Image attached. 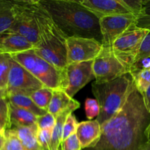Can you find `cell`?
<instances>
[{
    "label": "cell",
    "instance_id": "cell-1",
    "mask_svg": "<svg viewBox=\"0 0 150 150\" xmlns=\"http://www.w3.org/2000/svg\"><path fill=\"white\" fill-rule=\"evenodd\" d=\"M149 125L150 113L134 84L121 109L101 125L99 140L82 150H139L147 140L146 131Z\"/></svg>",
    "mask_w": 150,
    "mask_h": 150
},
{
    "label": "cell",
    "instance_id": "cell-2",
    "mask_svg": "<svg viewBox=\"0 0 150 150\" xmlns=\"http://www.w3.org/2000/svg\"><path fill=\"white\" fill-rule=\"evenodd\" d=\"M66 38L82 37L102 42L99 18L75 0H39Z\"/></svg>",
    "mask_w": 150,
    "mask_h": 150
},
{
    "label": "cell",
    "instance_id": "cell-3",
    "mask_svg": "<svg viewBox=\"0 0 150 150\" xmlns=\"http://www.w3.org/2000/svg\"><path fill=\"white\" fill-rule=\"evenodd\" d=\"M31 5L38 34V42L32 50L46 61L63 70L68 64L67 38L39 1L31 0Z\"/></svg>",
    "mask_w": 150,
    "mask_h": 150
},
{
    "label": "cell",
    "instance_id": "cell-4",
    "mask_svg": "<svg viewBox=\"0 0 150 150\" xmlns=\"http://www.w3.org/2000/svg\"><path fill=\"white\" fill-rule=\"evenodd\" d=\"M133 86V78L129 73L110 81L104 83L95 81L93 83V94L100 107L99 114L96 120L101 125L119 112Z\"/></svg>",
    "mask_w": 150,
    "mask_h": 150
},
{
    "label": "cell",
    "instance_id": "cell-5",
    "mask_svg": "<svg viewBox=\"0 0 150 150\" xmlns=\"http://www.w3.org/2000/svg\"><path fill=\"white\" fill-rule=\"evenodd\" d=\"M10 57L24 67L46 87L52 90L60 89L63 70L38 56L33 50L10 55Z\"/></svg>",
    "mask_w": 150,
    "mask_h": 150
},
{
    "label": "cell",
    "instance_id": "cell-6",
    "mask_svg": "<svg viewBox=\"0 0 150 150\" xmlns=\"http://www.w3.org/2000/svg\"><path fill=\"white\" fill-rule=\"evenodd\" d=\"M148 32L149 29L138 28L133 24L113 42L112 50L129 69L135 62L141 43Z\"/></svg>",
    "mask_w": 150,
    "mask_h": 150
},
{
    "label": "cell",
    "instance_id": "cell-7",
    "mask_svg": "<svg viewBox=\"0 0 150 150\" xmlns=\"http://www.w3.org/2000/svg\"><path fill=\"white\" fill-rule=\"evenodd\" d=\"M93 72L96 82L104 83L129 73V69L114 54L110 47H103L93 61Z\"/></svg>",
    "mask_w": 150,
    "mask_h": 150
},
{
    "label": "cell",
    "instance_id": "cell-8",
    "mask_svg": "<svg viewBox=\"0 0 150 150\" xmlns=\"http://www.w3.org/2000/svg\"><path fill=\"white\" fill-rule=\"evenodd\" d=\"M92 65L93 61L68 64L63 70L60 89L73 98L87 83L95 79Z\"/></svg>",
    "mask_w": 150,
    "mask_h": 150
},
{
    "label": "cell",
    "instance_id": "cell-9",
    "mask_svg": "<svg viewBox=\"0 0 150 150\" xmlns=\"http://www.w3.org/2000/svg\"><path fill=\"white\" fill-rule=\"evenodd\" d=\"M44 86L24 67L10 57V71L7 79L6 97L11 95L29 96Z\"/></svg>",
    "mask_w": 150,
    "mask_h": 150
},
{
    "label": "cell",
    "instance_id": "cell-10",
    "mask_svg": "<svg viewBox=\"0 0 150 150\" xmlns=\"http://www.w3.org/2000/svg\"><path fill=\"white\" fill-rule=\"evenodd\" d=\"M13 4L14 21L8 31L22 35L35 45L38 42V34L31 0H16L13 1Z\"/></svg>",
    "mask_w": 150,
    "mask_h": 150
},
{
    "label": "cell",
    "instance_id": "cell-11",
    "mask_svg": "<svg viewBox=\"0 0 150 150\" xmlns=\"http://www.w3.org/2000/svg\"><path fill=\"white\" fill-rule=\"evenodd\" d=\"M67 64L94 61L102 49V44L92 38L69 37L66 38Z\"/></svg>",
    "mask_w": 150,
    "mask_h": 150
},
{
    "label": "cell",
    "instance_id": "cell-12",
    "mask_svg": "<svg viewBox=\"0 0 150 150\" xmlns=\"http://www.w3.org/2000/svg\"><path fill=\"white\" fill-rule=\"evenodd\" d=\"M136 16L133 14H119L105 16L99 19L103 47L112 48L113 42L128 28L135 24Z\"/></svg>",
    "mask_w": 150,
    "mask_h": 150
},
{
    "label": "cell",
    "instance_id": "cell-13",
    "mask_svg": "<svg viewBox=\"0 0 150 150\" xmlns=\"http://www.w3.org/2000/svg\"><path fill=\"white\" fill-rule=\"evenodd\" d=\"M81 4L101 18L119 14H132L121 0H79Z\"/></svg>",
    "mask_w": 150,
    "mask_h": 150
},
{
    "label": "cell",
    "instance_id": "cell-14",
    "mask_svg": "<svg viewBox=\"0 0 150 150\" xmlns=\"http://www.w3.org/2000/svg\"><path fill=\"white\" fill-rule=\"evenodd\" d=\"M34 45L22 35L16 32H7L0 35V54L13 55L29 51Z\"/></svg>",
    "mask_w": 150,
    "mask_h": 150
},
{
    "label": "cell",
    "instance_id": "cell-15",
    "mask_svg": "<svg viewBox=\"0 0 150 150\" xmlns=\"http://www.w3.org/2000/svg\"><path fill=\"white\" fill-rule=\"evenodd\" d=\"M101 134V125L96 120L79 122L76 135L82 149L91 147L99 140Z\"/></svg>",
    "mask_w": 150,
    "mask_h": 150
},
{
    "label": "cell",
    "instance_id": "cell-16",
    "mask_svg": "<svg viewBox=\"0 0 150 150\" xmlns=\"http://www.w3.org/2000/svg\"><path fill=\"white\" fill-rule=\"evenodd\" d=\"M80 104L78 101H75L74 103L71 105L68 109L62 112L56 117V123L52 130L51 134V142H50L49 150H60V145L62 142V138H63V125L66 122V118L68 116L72 114L74 111L79 108Z\"/></svg>",
    "mask_w": 150,
    "mask_h": 150
},
{
    "label": "cell",
    "instance_id": "cell-17",
    "mask_svg": "<svg viewBox=\"0 0 150 150\" xmlns=\"http://www.w3.org/2000/svg\"><path fill=\"white\" fill-rule=\"evenodd\" d=\"M9 119L11 127H29L37 124L38 117L26 110L9 103Z\"/></svg>",
    "mask_w": 150,
    "mask_h": 150
},
{
    "label": "cell",
    "instance_id": "cell-18",
    "mask_svg": "<svg viewBox=\"0 0 150 150\" xmlns=\"http://www.w3.org/2000/svg\"><path fill=\"white\" fill-rule=\"evenodd\" d=\"M26 150H42L38 141L37 124L29 127H11Z\"/></svg>",
    "mask_w": 150,
    "mask_h": 150
},
{
    "label": "cell",
    "instance_id": "cell-19",
    "mask_svg": "<svg viewBox=\"0 0 150 150\" xmlns=\"http://www.w3.org/2000/svg\"><path fill=\"white\" fill-rule=\"evenodd\" d=\"M75 100L70 98L61 89L53 90L52 97L49 105L47 112L57 117L59 114L69 108L75 103Z\"/></svg>",
    "mask_w": 150,
    "mask_h": 150
},
{
    "label": "cell",
    "instance_id": "cell-20",
    "mask_svg": "<svg viewBox=\"0 0 150 150\" xmlns=\"http://www.w3.org/2000/svg\"><path fill=\"white\" fill-rule=\"evenodd\" d=\"M9 103L26 110L32 113L36 117H41L47 113V111L43 110L35 105L29 96L24 95H11L6 97Z\"/></svg>",
    "mask_w": 150,
    "mask_h": 150
},
{
    "label": "cell",
    "instance_id": "cell-21",
    "mask_svg": "<svg viewBox=\"0 0 150 150\" xmlns=\"http://www.w3.org/2000/svg\"><path fill=\"white\" fill-rule=\"evenodd\" d=\"M14 21L13 1L0 0V35L11 28Z\"/></svg>",
    "mask_w": 150,
    "mask_h": 150
},
{
    "label": "cell",
    "instance_id": "cell-22",
    "mask_svg": "<svg viewBox=\"0 0 150 150\" xmlns=\"http://www.w3.org/2000/svg\"><path fill=\"white\" fill-rule=\"evenodd\" d=\"M53 90L46 86L38 89L29 95V98L35 105L43 110L47 111L49 105L52 97Z\"/></svg>",
    "mask_w": 150,
    "mask_h": 150
},
{
    "label": "cell",
    "instance_id": "cell-23",
    "mask_svg": "<svg viewBox=\"0 0 150 150\" xmlns=\"http://www.w3.org/2000/svg\"><path fill=\"white\" fill-rule=\"evenodd\" d=\"M0 150H26L17 137L13 129H7L3 136V142Z\"/></svg>",
    "mask_w": 150,
    "mask_h": 150
},
{
    "label": "cell",
    "instance_id": "cell-24",
    "mask_svg": "<svg viewBox=\"0 0 150 150\" xmlns=\"http://www.w3.org/2000/svg\"><path fill=\"white\" fill-rule=\"evenodd\" d=\"M10 55L0 54V89L5 94L10 71ZM6 96V95H5Z\"/></svg>",
    "mask_w": 150,
    "mask_h": 150
},
{
    "label": "cell",
    "instance_id": "cell-25",
    "mask_svg": "<svg viewBox=\"0 0 150 150\" xmlns=\"http://www.w3.org/2000/svg\"><path fill=\"white\" fill-rule=\"evenodd\" d=\"M135 26L141 29H150V0H144L139 14L136 16Z\"/></svg>",
    "mask_w": 150,
    "mask_h": 150
},
{
    "label": "cell",
    "instance_id": "cell-26",
    "mask_svg": "<svg viewBox=\"0 0 150 150\" xmlns=\"http://www.w3.org/2000/svg\"><path fill=\"white\" fill-rule=\"evenodd\" d=\"M134 84L138 92L143 94L150 86V69L142 70L132 76Z\"/></svg>",
    "mask_w": 150,
    "mask_h": 150
},
{
    "label": "cell",
    "instance_id": "cell-27",
    "mask_svg": "<svg viewBox=\"0 0 150 150\" xmlns=\"http://www.w3.org/2000/svg\"><path fill=\"white\" fill-rule=\"evenodd\" d=\"M0 126L5 130L11 127L9 119V103L4 96L0 97Z\"/></svg>",
    "mask_w": 150,
    "mask_h": 150
},
{
    "label": "cell",
    "instance_id": "cell-28",
    "mask_svg": "<svg viewBox=\"0 0 150 150\" xmlns=\"http://www.w3.org/2000/svg\"><path fill=\"white\" fill-rule=\"evenodd\" d=\"M78 125H79V122L73 114H71L70 115L68 116L63 125L62 141L65 140L70 136L76 133Z\"/></svg>",
    "mask_w": 150,
    "mask_h": 150
},
{
    "label": "cell",
    "instance_id": "cell-29",
    "mask_svg": "<svg viewBox=\"0 0 150 150\" xmlns=\"http://www.w3.org/2000/svg\"><path fill=\"white\" fill-rule=\"evenodd\" d=\"M85 111L87 118L90 120L97 117L100 112V107L96 99L87 98L85 102Z\"/></svg>",
    "mask_w": 150,
    "mask_h": 150
},
{
    "label": "cell",
    "instance_id": "cell-30",
    "mask_svg": "<svg viewBox=\"0 0 150 150\" xmlns=\"http://www.w3.org/2000/svg\"><path fill=\"white\" fill-rule=\"evenodd\" d=\"M53 128L39 130L38 132V141L42 150H49L50 142Z\"/></svg>",
    "mask_w": 150,
    "mask_h": 150
},
{
    "label": "cell",
    "instance_id": "cell-31",
    "mask_svg": "<svg viewBox=\"0 0 150 150\" xmlns=\"http://www.w3.org/2000/svg\"><path fill=\"white\" fill-rule=\"evenodd\" d=\"M56 123V118L52 115L47 112L44 115L38 117L37 120V126L39 130H44L47 128H54Z\"/></svg>",
    "mask_w": 150,
    "mask_h": 150
},
{
    "label": "cell",
    "instance_id": "cell-32",
    "mask_svg": "<svg viewBox=\"0 0 150 150\" xmlns=\"http://www.w3.org/2000/svg\"><path fill=\"white\" fill-rule=\"evenodd\" d=\"M150 69V57L137 59L132 63L129 69V73L132 76L142 70Z\"/></svg>",
    "mask_w": 150,
    "mask_h": 150
},
{
    "label": "cell",
    "instance_id": "cell-33",
    "mask_svg": "<svg viewBox=\"0 0 150 150\" xmlns=\"http://www.w3.org/2000/svg\"><path fill=\"white\" fill-rule=\"evenodd\" d=\"M61 150H82L80 143H79L76 133L71 135L65 140L62 141L60 145Z\"/></svg>",
    "mask_w": 150,
    "mask_h": 150
},
{
    "label": "cell",
    "instance_id": "cell-34",
    "mask_svg": "<svg viewBox=\"0 0 150 150\" xmlns=\"http://www.w3.org/2000/svg\"><path fill=\"white\" fill-rule=\"evenodd\" d=\"M149 57H150V29H149L148 34L146 35L142 43H141L135 61L139 59Z\"/></svg>",
    "mask_w": 150,
    "mask_h": 150
},
{
    "label": "cell",
    "instance_id": "cell-35",
    "mask_svg": "<svg viewBox=\"0 0 150 150\" xmlns=\"http://www.w3.org/2000/svg\"><path fill=\"white\" fill-rule=\"evenodd\" d=\"M143 1L144 0H121L126 8L135 16L139 14L142 9Z\"/></svg>",
    "mask_w": 150,
    "mask_h": 150
},
{
    "label": "cell",
    "instance_id": "cell-36",
    "mask_svg": "<svg viewBox=\"0 0 150 150\" xmlns=\"http://www.w3.org/2000/svg\"><path fill=\"white\" fill-rule=\"evenodd\" d=\"M144 99V105L146 108L147 111L150 113V86H149L148 89L145 91L143 94H141Z\"/></svg>",
    "mask_w": 150,
    "mask_h": 150
},
{
    "label": "cell",
    "instance_id": "cell-37",
    "mask_svg": "<svg viewBox=\"0 0 150 150\" xmlns=\"http://www.w3.org/2000/svg\"><path fill=\"white\" fill-rule=\"evenodd\" d=\"M139 150H150V139H147L140 147Z\"/></svg>",
    "mask_w": 150,
    "mask_h": 150
},
{
    "label": "cell",
    "instance_id": "cell-38",
    "mask_svg": "<svg viewBox=\"0 0 150 150\" xmlns=\"http://www.w3.org/2000/svg\"><path fill=\"white\" fill-rule=\"evenodd\" d=\"M146 135L147 139H150V125H149L148 128L146 129Z\"/></svg>",
    "mask_w": 150,
    "mask_h": 150
},
{
    "label": "cell",
    "instance_id": "cell-39",
    "mask_svg": "<svg viewBox=\"0 0 150 150\" xmlns=\"http://www.w3.org/2000/svg\"><path fill=\"white\" fill-rule=\"evenodd\" d=\"M4 132H5V130H4V129H3L2 127H1V126H0V136H4Z\"/></svg>",
    "mask_w": 150,
    "mask_h": 150
},
{
    "label": "cell",
    "instance_id": "cell-40",
    "mask_svg": "<svg viewBox=\"0 0 150 150\" xmlns=\"http://www.w3.org/2000/svg\"><path fill=\"white\" fill-rule=\"evenodd\" d=\"M2 142H3V136H0V147H1V144H2Z\"/></svg>",
    "mask_w": 150,
    "mask_h": 150
},
{
    "label": "cell",
    "instance_id": "cell-41",
    "mask_svg": "<svg viewBox=\"0 0 150 150\" xmlns=\"http://www.w3.org/2000/svg\"><path fill=\"white\" fill-rule=\"evenodd\" d=\"M1 96H4V97H6V96H5V94H4V92H3L2 91H1V89H0V97H1Z\"/></svg>",
    "mask_w": 150,
    "mask_h": 150
},
{
    "label": "cell",
    "instance_id": "cell-42",
    "mask_svg": "<svg viewBox=\"0 0 150 150\" xmlns=\"http://www.w3.org/2000/svg\"><path fill=\"white\" fill-rule=\"evenodd\" d=\"M60 150H61V149H60Z\"/></svg>",
    "mask_w": 150,
    "mask_h": 150
}]
</instances>
